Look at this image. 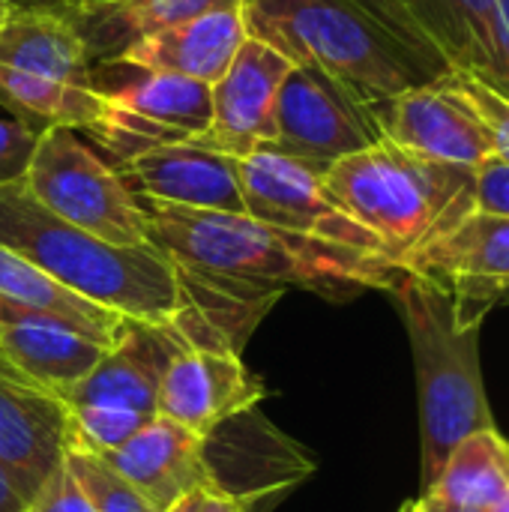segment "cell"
<instances>
[{"instance_id":"cell-4","label":"cell","mask_w":509,"mask_h":512,"mask_svg":"<svg viewBox=\"0 0 509 512\" xmlns=\"http://www.w3.org/2000/svg\"><path fill=\"white\" fill-rule=\"evenodd\" d=\"M393 294L411 339L420 390V483H435L456 444L474 432L495 429L480 369V324L486 312L456 300L432 276L405 270Z\"/></svg>"},{"instance_id":"cell-18","label":"cell","mask_w":509,"mask_h":512,"mask_svg":"<svg viewBox=\"0 0 509 512\" xmlns=\"http://www.w3.org/2000/svg\"><path fill=\"white\" fill-rule=\"evenodd\" d=\"M153 507L165 512L195 489H216L207 465V438L165 420H147L123 447L99 456Z\"/></svg>"},{"instance_id":"cell-29","label":"cell","mask_w":509,"mask_h":512,"mask_svg":"<svg viewBox=\"0 0 509 512\" xmlns=\"http://www.w3.org/2000/svg\"><path fill=\"white\" fill-rule=\"evenodd\" d=\"M27 512H96L66 462L51 474V480L39 489V495L27 504Z\"/></svg>"},{"instance_id":"cell-39","label":"cell","mask_w":509,"mask_h":512,"mask_svg":"<svg viewBox=\"0 0 509 512\" xmlns=\"http://www.w3.org/2000/svg\"><path fill=\"white\" fill-rule=\"evenodd\" d=\"M9 15H12V9H9V6H6L3 0H0V24H3V21H6Z\"/></svg>"},{"instance_id":"cell-35","label":"cell","mask_w":509,"mask_h":512,"mask_svg":"<svg viewBox=\"0 0 509 512\" xmlns=\"http://www.w3.org/2000/svg\"><path fill=\"white\" fill-rule=\"evenodd\" d=\"M204 495H207V489H195V492L183 495L177 504H171L165 512H201V507H204Z\"/></svg>"},{"instance_id":"cell-24","label":"cell","mask_w":509,"mask_h":512,"mask_svg":"<svg viewBox=\"0 0 509 512\" xmlns=\"http://www.w3.org/2000/svg\"><path fill=\"white\" fill-rule=\"evenodd\" d=\"M509 495V441L483 429L456 444L435 483L423 492L432 504L492 510Z\"/></svg>"},{"instance_id":"cell-30","label":"cell","mask_w":509,"mask_h":512,"mask_svg":"<svg viewBox=\"0 0 509 512\" xmlns=\"http://www.w3.org/2000/svg\"><path fill=\"white\" fill-rule=\"evenodd\" d=\"M36 132L21 126L18 120H0V186L21 180L33 147H36Z\"/></svg>"},{"instance_id":"cell-22","label":"cell","mask_w":509,"mask_h":512,"mask_svg":"<svg viewBox=\"0 0 509 512\" xmlns=\"http://www.w3.org/2000/svg\"><path fill=\"white\" fill-rule=\"evenodd\" d=\"M0 300L30 315L48 318L102 348H114L132 324L129 318L60 285L6 246H0Z\"/></svg>"},{"instance_id":"cell-25","label":"cell","mask_w":509,"mask_h":512,"mask_svg":"<svg viewBox=\"0 0 509 512\" xmlns=\"http://www.w3.org/2000/svg\"><path fill=\"white\" fill-rule=\"evenodd\" d=\"M0 105L36 135L54 126L87 132L99 114V90L66 87L0 66Z\"/></svg>"},{"instance_id":"cell-13","label":"cell","mask_w":509,"mask_h":512,"mask_svg":"<svg viewBox=\"0 0 509 512\" xmlns=\"http://www.w3.org/2000/svg\"><path fill=\"white\" fill-rule=\"evenodd\" d=\"M69 450V408L0 354V468L30 504Z\"/></svg>"},{"instance_id":"cell-14","label":"cell","mask_w":509,"mask_h":512,"mask_svg":"<svg viewBox=\"0 0 509 512\" xmlns=\"http://www.w3.org/2000/svg\"><path fill=\"white\" fill-rule=\"evenodd\" d=\"M402 267L438 279L459 303L489 312L509 300V216L471 210Z\"/></svg>"},{"instance_id":"cell-23","label":"cell","mask_w":509,"mask_h":512,"mask_svg":"<svg viewBox=\"0 0 509 512\" xmlns=\"http://www.w3.org/2000/svg\"><path fill=\"white\" fill-rule=\"evenodd\" d=\"M240 3L243 0H78L63 12V18L84 39L93 66H105L147 33Z\"/></svg>"},{"instance_id":"cell-15","label":"cell","mask_w":509,"mask_h":512,"mask_svg":"<svg viewBox=\"0 0 509 512\" xmlns=\"http://www.w3.org/2000/svg\"><path fill=\"white\" fill-rule=\"evenodd\" d=\"M114 168L138 201L183 210L246 213L240 189V159L219 150L192 141L168 144Z\"/></svg>"},{"instance_id":"cell-12","label":"cell","mask_w":509,"mask_h":512,"mask_svg":"<svg viewBox=\"0 0 509 512\" xmlns=\"http://www.w3.org/2000/svg\"><path fill=\"white\" fill-rule=\"evenodd\" d=\"M264 399L255 378L234 348H183L165 369L156 417H165L201 438L252 411Z\"/></svg>"},{"instance_id":"cell-5","label":"cell","mask_w":509,"mask_h":512,"mask_svg":"<svg viewBox=\"0 0 509 512\" xmlns=\"http://www.w3.org/2000/svg\"><path fill=\"white\" fill-rule=\"evenodd\" d=\"M339 207L369 228L402 267L474 210L477 171L378 141L324 171Z\"/></svg>"},{"instance_id":"cell-37","label":"cell","mask_w":509,"mask_h":512,"mask_svg":"<svg viewBox=\"0 0 509 512\" xmlns=\"http://www.w3.org/2000/svg\"><path fill=\"white\" fill-rule=\"evenodd\" d=\"M426 501V498H423ZM426 507L432 512H489V510H471V507H447V504H432V501H426Z\"/></svg>"},{"instance_id":"cell-32","label":"cell","mask_w":509,"mask_h":512,"mask_svg":"<svg viewBox=\"0 0 509 512\" xmlns=\"http://www.w3.org/2000/svg\"><path fill=\"white\" fill-rule=\"evenodd\" d=\"M12 12H57L63 15L78 0H3Z\"/></svg>"},{"instance_id":"cell-40","label":"cell","mask_w":509,"mask_h":512,"mask_svg":"<svg viewBox=\"0 0 509 512\" xmlns=\"http://www.w3.org/2000/svg\"><path fill=\"white\" fill-rule=\"evenodd\" d=\"M489 512H509V495L504 498V501H501V504H495V507H492Z\"/></svg>"},{"instance_id":"cell-7","label":"cell","mask_w":509,"mask_h":512,"mask_svg":"<svg viewBox=\"0 0 509 512\" xmlns=\"http://www.w3.org/2000/svg\"><path fill=\"white\" fill-rule=\"evenodd\" d=\"M96 90L99 114L87 135L117 165L156 147L198 141L210 129V84L165 72L96 66Z\"/></svg>"},{"instance_id":"cell-2","label":"cell","mask_w":509,"mask_h":512,"mask_svg":"<svg viewBox=\"0 0 509 512\" xmlns=\"http://www.w3.org/2000/svg\"><path fill=\"white\" fill-rule=\"evenodd\" d=\"M249 36L291 63H312L369 102L450 75V63L384 0H243Z\"/></svg>"},{"instance_id":"cell-21","label":"cell","mask_w":509,"mask_h":512,"mask_svg":"<svg viewBox=\"0 0 509 512\" xmlns=\"http://www.w3.org/2000/svg\"><path fill=\"white\" fill-rule=\"evenodd\" d=\"M0 66L66 87H96L84 39L57 12H12L0 24Z\"/></svg>"},{"instance_id":"cell-17","label":"cell","mask_w":509,"mask_h":512,"mask_svg":"<svg viewBox=\"0 0 509 512\" xmlns=\"http://www.w3.org/2000/svg\"><path fill=\"white\" fill-rule=\"evenodd\" d=\"M183 348H189V339L183 336L177 321L171 324L132 321L120 336V342L105 351L96 369L60 399L66 405H78V402L117 405V408L138 411L141 417L150 420L156 417L162 375Z\"/></svg>"},{"instance_id":"cell-19","label":"cell","mask_w":509,"mask_h":512,"mask_svg":"<svg viewBox=\"0 0 509 512\" xmlns=\"http://www.w3.org/2000/svg\"><path fill=\"white\" fill-rule=\"evenodd\" d=\"M246 18L240 6H222L201 12L195 18L168 24L156 33H147L135 45H129L114 63L141 72H165L183 75L201 84H216L240 45L246 42Z\"/></svg>"},{"instance_id":"cell-16","label":"cell","mask_w":509,"mask_h":512,"mask_svg":"<svg viewBox=\"0 0 509 512\" xmlns=\"http://www.w3.org/2000/svg\"><path fill=\"white\" fill-rule=\"evenodd\" d=\"M384 6L429 42L450 69L471 72L509 96L498 0H384Z\"/></svg>"},{"instance_id":"cell-38","label":"cell","mask_w":509,"mask_h":512,"mask_svg":"<svg viewBox=\"0 0 509 512\" xmlns=\"http://www.w3.org/2000/svg\"><path fill=\"white\" fill-rule=\"evenodd\" d=\"M399 512H432V510H429V507H426V501L420 498V501H408V504H405Z\"/></svg>"},{"instance_id":"cell-27","label":"cell","mask_w":509,"mask_h":512,"mask_svg":"<svg viewBox=\"0 0 509 512\" xmlns=\"http://www.w3.org/2000/svg\"><path fill=\"white\" fill-rule=\"evenodd\" d=\"M63 462L96 512H159L135 486H129L114 468H108L99 456L81 453V450H66Z\"/></svg>"},{"instance_id":"cell-1","label":"cell","mask_w":509,"mask_h":512,"mask_svg":"<svg viewBox=\"0 0 509 512\" xmlns=\"http://www.w3.org/2000/svg\"><path fill=\"white\" fill-rule=\"evenodd\" d=\"M144 204L150 243L177 267L258 291L309 288L330 300L390 291L402 267L384 255L303 237L246 213Z\"/></svg>"},{"instance_id":"cell-20","label":"cell","mask_w":509,"mask_h":512,"mask_svg":"<svg viewBox=\"0 0 509 512\" xmlns=\"http://www.w3.org/2000/svg\"><path fill=\"white\" fill-rule=\"evenodd\" d=\"M108 348L0 300V354L36 387L57 399L81 384Z\"/></svg>"},{"instance_id":"cell-3","label":"cell","mask_w":509,"mask_h":512,"mask_svg":"<svg viewBox=\"0 0 509 512\" xmlns=\"http://www.w3.org/2000/svg\"><path fill=\"white\" fill-rule=\"evenodd\" d=\"M0 246L129 321L171 324L186 309L180 273L165 252L105 243L36 204L21 180L0 186Z\"/></svg>"},{"instance_id":"cell-34","label":"cell","mask_w":509,"mask_h":512,"mask_svg":"<svg viewBox=\"0 0 509 512\" xmlns=\"http://www.w3.org/2000/svg\"><path fill=\"white\" fill-rule=\"evenodd\" d=\"M201 512H243V507H240V501L231 498L228 492H222V489H207Z\"/></svg>"},{"instance_id":"cell-8","label":"cell","mask_w":509,"mask_h":512,"mask_svg":"<svg viewBox=\"0 0 509 512\" xmlns=\"http://www.w3.org/2000/svg\"><path fill=\"white\" fill-rule=\"evenodd\" d=\"M384 141L375 102L312 63H294L276 99V135L267 150L318 171Z\"/></svg>"},{"instance_id":"cell-26","label":"cell","mask_w":509,"mask_h":512,"mask_svg":"<svg viewBox=\"0 0 509 512\" xmlns=\"http://www.w3.org/2000/svg\"><path fill=\"white\" fill-rule=\"evenodd\" d=\"M69 408V450L105 456L123 447L144 423L138 411L117 408V405H66ZM153 420V417H150Z\"/></svg>"},{"instance_id":"cell-31","label":"cell","mask_w":509,"mask_h":512,"mask_svg":"<svg viewBox=\"0 0 509 512\" xmlns=\"http://www.w3.org/2000/svg\"><path fill=\"white\" fill-rule=\"evenodd\" d=\"M474 210L509 216V165L501 159H489L477 168L474 186Z\"/></svg>"},{"instance_id":"cell-33","label":"cell","mask_w":509,"mask_h":512,"mask_svg":"<svg viewBox=\"0 0 509 512\" xmlns=\"http://www.w3.org/2000/svg\"><path fill=\"white\" fill-rule=\"evenodd\" d=\"M0 512H27L24 495L15 489V483L9 480V474L0 468Z\"/></svg>"},{"instance_id":"cell-9","label":"cell","mask_w":509,"mask_h":512,"mask_svg":"<svg viewBox=\"0 0 509 512\" xmlns=\"http://www.w3.org/2000/svg\"><path fill=\"white\" fill-rule=\"evenodd\" d=\"M240 189L246 216L258 222L390 258L384 243L339 207L324 183V171L300 159L276 150L249 153L240 159Z\"/></svg>"},{"instance_id":"cell-6","label":"cell","mask_w":509,"mask_h":512,"mask_svg":"<svg viewBox=\"0 0 509 512\" xmlns=\"http://www.w3.org/2000/svg\"><path fill=\"white\" fill-rule=\"evenodd\" d=\"M21 183L48 213L105 243L153 246L144 204L75 129L39 132Z\"/></svg>"},{"instance_id":"cell-11","label":"cell","mask_w":509,"mask_h":512,"mask_svg":"<svg viewBox=\"0 0 509 512\" xmlns=\"http://www.w3.org/2000/svg\"><path fill=\"white\" fill-rule=\"evenodd\" d=\"M375 117L381 123L384 141L417 156L474 171L495 159L486 126L480 123L477 111L453 90L447 75L441 81L375 102Z\"/></svg>"},{"instance_id":"cell-36","label":"cell","mask_w":509,"mask_h":512,"mask_svg":"<svg viewBox=\"0 0 509 512\" xmlns=\"http://www.w3.org/2000/svg\"><path fill=\"white\" fill-rule=\"evenodd\" d=\"M498 21H501V45H504V57L509 63V0H498Z\"/></svg>"},{"instance_id":"cell-28","label":"cell","mask_w":509,"mask_h":512,"mask_svg":"<svg viewBox=\"0 0 509 512\" xmlns=\"http://www.w3.org/2000/svg\"><path fill=\"white\" fill-rule=\"evenodd\" d=\"M447 81L477 111L480 123L486 126V132L492 138L495 159L509 165V96L495 90L492 84H486L483 78H477L471 72H459V69H453L447 75Z\"/></svg>"},{"instance_id":"cell-10","label":"cell","mask_w":509,"mask_h":512,"mask_svg":"<svg viewBox=\"0 0 509 512\" xmlns=\"http://www.w3.org/2000/svg\"><path fill=\"white\" fill-rule=\"evenodd\" d=\"M291 66L282 51L246 36L222 78L210 84V129L192 144L234 159L267 150L276 135V99Z\"/></svg>"}]
</instances>
